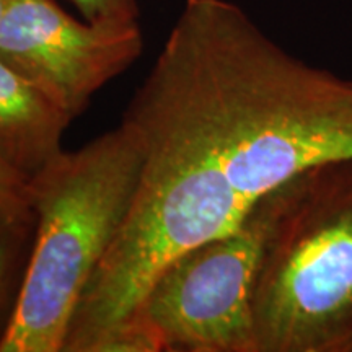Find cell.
<instances>
[{"mask_svg":"<svg viewBox=\"0 0 352 352\" xmlns=\"http://www.w3.org/2000/svg\"><path fill=\"white\" fill-rule=\"evenodd\" d=\"M140 165L134 135L120 124L30 178L33 250L0 352H64L83 292L129 214Z\"/></svg>","mask_w":352,"mask_h":352,"instance_id":"obj_2","label":"cell"},{"mask_svg":"<svg viewBox=\"0 0 352 352\" xmlns=\"http://www.w3.org/2000/svg\"><path fill=\"white\" fill-rule=\"evenodd\" d=\"M72 118L0 57V157L32 178L63 152Z\"/></svg>","mask_w":352,"mask_h":352,"instance_id":"obj_6","label":"cell"},{"mask_svg":"<svg viewBox=\"0 0 352 352\" xmlns=\"http://www.w3.org/2000/svg\"><path fill=\"white\" fill-rule=\"evenodd\" d=\"M253 311L258 352H352V157L280 188Z\"/></svg>","mask_w":352,"mask_h":352,"instance_id":"obj_3","label":"cell"},{"mask_svg":"<svg viewBox=\"0 0 352 352\" xmlns=\"http://www.w3.org/2000/svg\"><path fill=\"white\" fill-rule=\"evenodd\" d=\"M0 223L34 230L30 178L0 157Z\"/></svg>","mask_w":352,"mask_h":352,"instance_id":"obj_8","label":"cell"},{"mask_svg":"<svg viewBox=\"0 0 352 352\" xmlns=\"http://www.w3.org/2000/svg\"><path fill=\"white\" fill-rule=\"evenodd\" d=\"M88 21L132 23L139 21L138 0H70Z\"/></svg>","mask_w":352,"mask_h":352,"instance_id":"obj_10","label":"cell"},{"mask_svg":"<svg viewBox=\"0 0 352 352\" xmlns=\"http://www.w3.org/2000/svg\"><path fill=\"white\" fill-rule=\"evenodd\" d=\"M34 230L0 223V340L10 321L21 285L20 263L26 241ZM23 274V272H21Z\"/></svg>","mask_w":352,"mask_h":352,"instance_id":"obj_7","label":"cell"},{"mask_svg":"<svg viewBox=\"0 0 352 352\" xmlns=\"http://www.w3.org/2000/svg\"><path fill=\"white\" fill-rule=\"evenodd\" d=\"M121 124L140 151L139 184L64 352H88L129 318L175 256L310 166L352 157V82L290 54L235 2L186 0Z\"/></svg>","mask_w":352,"mask_h":352,"instance_id":"obj_1","label":"cell"},{"mask_svg":"<svg viewBox=\"0 0 352 352\" xmlns=\"http://www.w3.org/2000/svg\"><path fill=\"white\" fill-rule=\"evenodd\" d=\"M283 188V186H280ZM280 188L233 230L175 256L132 311L166 352H258L253 298Z\"/></svg>","mask_w":352,"mask_h":352,"instance_id":"obj_4","label":"cell"},{"mask_svg":"<svg viewBox=\"0 0 352 352\" xmlns=\"http://www.w3.org/2000/svg\"><path fill=\"white\" fill-rule=\"evenodd\" d=\"M8 6H10V0H0V21H2L3 15H6Z\"/></svg>","mask_w":352,"mask_h":352,"instance_id":"obj_11","label":"cell"},{"mask_svg":"<svg viewBox=\"0 0 352 352\" xmlns=\"http://www.w3.org/2000/svg\"><path fill=\"white\" fill-rule=\"evenodd\" d=\"M160 338L138 315L114 324L90 346L88 352H160Z\"/></svg>","mask_w":352,"mask_h":352,"instance_id":"obj_9","label":"cell"},{"mask_svg":"<svg viewBox=\"0 0 352 352\" xmlns=\"http://www.w3.org/2000/svg\"><path fill=\"white\" fill-rule=\"evenodd\" d=\"M142 51L139 21H80L52 0H10L0 21V57L72 120Z\"/></svg>","mask_w":352,"mask_h":352,"instance_id":"obj_5","label":"cell"}]
</instances>
